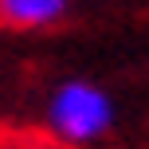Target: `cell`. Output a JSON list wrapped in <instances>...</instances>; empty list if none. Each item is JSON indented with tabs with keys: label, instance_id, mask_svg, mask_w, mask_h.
I'll use <instances>...</instances> for the list:
<instances>
[{
	"label": "cell",
	"instance_id": "cell-1",
	"mask_svg": "<svg viewBox=\"0 0 149 149\" xmlns=\"http://www.w3.org/2000/svg\"><path fill=\"white\" fill-rule=\"evenodd\" d=\"M43 118H47V130L55 137H63L71 145H90L114 130L118 106H114V94L102 82L74 74V79H63L47 94Z\"/></svg>",
	"mask_w": 149,
	"mask_h": 149
},
{
	"label": "cell",
	"instance_id": "cell-2",
	"mask_svg": "<svg viewBox=\"0 0 149 149\" xmlns=\"http://www.w3.org/2000/svg\"><path fill=\"white\" fill-rule=\"evenodd\" d=\"M71 0H0V24L4 28H20V31H36V28H51L67 16Z\"/></svg>",
	"mask_w": 149,
	"mask_h": 149
}]
</instances>
